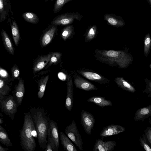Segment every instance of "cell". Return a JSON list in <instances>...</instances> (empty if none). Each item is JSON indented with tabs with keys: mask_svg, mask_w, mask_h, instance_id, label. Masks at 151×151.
<instances>
[{
	"mask_svg": "<svg viewBox=\"0 0 151 151\" xmlns=\"http://www.w3.org/2000/svg\"><path fill=\"white\" fill-rule=\"evenodd\" d=\"M116 145L115 141L104 142L101 139H97L93 148V151H112Z\"/></svg>",
	"mask_w": 151,
	"mask_h": 151,
	"instance_id": "cell-10",
	"label": "cell"
},
{
	"mask_svg": "<svg viewBox=\"0 0 151 151\" xmlns=\"http://www.w3.org/2000/svg\"><path fill=\"white\" fill-rule=\"evenodd\" d=\"M72 0H56L53 7V12L56 13L59 12L62 8L63 6L66 3Z\"/></svg>",
	"mask_w": 151,
	"mask_h": 151,
	"instance_id": "cell-31",
	"label": "cell"
},
{
	"mask_svg": "<svg viewBox=\"0 0 151 151\" xmlns=\"http://www.w3.org/2000/svg\"><path fill=\"white\" fill-rule=\"evenodd\" d=\"M10 91V87L6 84L4 80L1 78L0 80V99L7 96Z\"/></svg>",
	"mask_w": 151,
	"mask_h": 151,
	"instance_id": "cell-28",
	"label": "cell"
},
{
	"mask_svg": "<svg viewBox=\"0 0 151 151\" xmlns=\"http://www.w3.org/2000/svg\"><path fill=\"white\" fill-rule=\"evenodd\" d=\"M81 123L85 132L89 135H91L95 123L94 116L91 113L82 110L81 113Z\"/></svg>",
	"mask_w": 151,
	"mask_h": 151,
	"instance_id": "cell-8",
	"label": "cell"
},
{
	"mask_svg": "<svg viewBox=\"0 0 151 151\" xmlns=\"http://www.w3.org/2000/svg\"><path fill=\"white\" fill-rule=\"evenodd\" d=\"M48 142L53 145L54 151H58L60 147L58 128L56 122L50 119L48 128Z\"/></svg>",
	"mask_w": 151,
	"mask_h": 151,
	"instance_id": "cell-7",
	"label": "cell"
},
{
	"mask_svg": "<svg viewBox=\"0 0 151 151\" xmlns=\"http://www.w3.org/2000/svg\"><path fill=\"white\" fill-rule=\"evenodd\" d=\"M146 93L147 96L151 98V81L147 82L146 83V87L145 90L143 91Z\"/></svg>",
	"mask_w": 151,
	"mask_h": 151,
	"instance_id": "cell-37",
	"label": "cell"
},
{
	"mask_svg": "<svg viewBox=\"0 0 151 151\" xmlns=\"http://www.w3.org/2000/svg\"><path fill=\"white\" fill-rule=\"evenodd\" d=\"M149 122L150 124V125L151 126V118L149 119Z\"/></svg>",
	"mask_w": 151,
	"mask_h": 151,
	"instance_id": "cell-42",
	"label": "cell"
},
{
	"mask_svg": "<svg viewBox=\"0 0 151 151\" xmlns=\"http://www.w3.org/2000/svg\"><path fill=\"white\" fill-rule=\"evenodd\" d=\"M64 131L69 139L81 151H82L83 144L82 139L74 120L70 125L65 127Z\"/></svg>",
	"mask_w": 151,
	"mask_h": 151,
	"instance_id": "cell-5",
	"label": "cell"
},
{
	"mask_svg": "<svg viewBox=\"0 0 151 151\" xmlns=\"http://www.w3.org/2000/svg\"><path fill=\"white\" fill-rule=\"evenodd\" d=\"M8 21V22H9L11 25L12 35L14 43L17 46L18 45L20 37L19 30L18 25L15 20L13 17L11 18V19L9 18Z\"/></svg>",
	"mask_w": 151,
	"mask_h": 151,
	"instance_id": "cell-22",
	"label": "cell"
},
{
	"mask_svg": "<svg viewBox=\"0 0 151 151\" xmlns=\"http://www.w3.org/2000/svg\"><path fill=\"white\" fill-rule=\"evenodd\" d=\"M141 146L146 151H151V147L149 144L145 134H143L139 138Z\"/></svg>",
	"mask_w": 151,
	"mask_h": 151,
	"instance_id": "cell-34",
	"label": "cell"
},
{
	"mask_svg": "<svg viewBox=\"0 0 151 151\" xmlns=\"http://www.w3.org/2000/svg\"><path fill=\"white\" fill-rule=\"evenodd\" d=\"M78 72L86 78L103 84L109 83V81L96 73L77 70Z\"/></svg>",
	"mask_w": 151,
	"mask_h": 151,
	"instance_id": "cell-13",
	"label": "cell"
},
{
	"mask_svg": "<svg viewBox=\"0 0 151 151\" xmlns=\"http://www.w3.org/2000/svg\"><path fill=\"white\" fill-rule=\"evenodd\" d=\"M104 18L110 24L115 27L123 26L125 24L121 18L114 14H106L104 16Z\"/></svg>",
	"mask_w": 151,
	"mask_h": 151,
	"instance_id": "cell-18",
	"label": "cell"
},
{
	"mask_svg": "<svg viewBox=\"0 0 151 151\" xmlns=\"http://www.w3.org/2000/svg\"><path fill=\"white\" fill-rule=\"evenodd\" d=\"M114 81L117 86L122 89L132 93L135 92L134 87L123 78H116Z\"/></svg>",
	"mask_w": 151,
	"mask_h": 151,
	"instance_id": "cell-23",
	"label": "cell"
},
{
	"mask_svg": "<svg viewBox=\"0 0 151 151\" xmlns=\"http://www.w3.org/2000/svg\"><path fill=\"white\" fill-rule=\"evenodd\" d=\"M151 45V39L149 34L145 36L144 41V52L147 56L149 52Z\"/></svg>",
	"mask_w": 151,
	"mask_h": 151,
	"instance_id": "cell-32",
	"label": "cell"
},
{
	"mask_svg": "<svg viewBox=\"0 0 151 151\" xmlns=\"http://www.w3.org/2000/svg\"><path fill=\"white\" fill-rule=\"evenodd\" d=\"M60 137L61 144L64 150L67 151H78L69 138L63 132H60Z\"/></svg>",
	"mask_w": 151,
	"mask_h": 151,
	"instance_id": "cell-20",
	"label": "cell"
},
{
	"mask_svg": "<svg viewBox=\"0 0 151 151\" xmlns=\"http://www.w3.org/2000/svg\"><path fill=\"white\" fill-rule=\"evenodd\" d=\"M49 78V76H47L41 78L38 82L39 89L37 95L39 99H42L44 96Z\"/></svg>",
	"mask_w": 151,
	"mask_h": 151,
	"instance_id": "cell-25",
	"label": "cell"
},
{
	"mask_svg": "<svg viewBox=\"0 0 151 151\" xmlns=\"http://www.w3.org/2000/svg\"><path fill=\"white\" fill-rule=\"evenodd\" d=\"M37 132L38 145L42 149L47 142L48 132L50 119L43 108L34 107L30 109Z\"/></svg>",
	"mask_w": 151,
	"mask_h": 151,
	"instance_id": "cell-1",
	"label": "cell"
},
{
	"mask_svg": "<svg viewBox=\"0 0 151 151\" xmlns=\"http://www.w3.org/2000/svg\"><path fill=\"white\" fill-rule=\"evenodd\" d=\"M61 55V54L59 52H56L52 53L50 61L48 63L47 65L46 66V68L51 65L52 64H55L58 62L60 59Z\"/></svg>",
	"mask_w": 151,
	"mask_h": 151,
	"instance_id": "cell-33",
	"label": "cell"
},
{
	"mask_svg": "<svg viewBox=\"0 0 151 151\" xmlns=\"http://www.w3.org/2000/svg\"><path fill=\"white\" fill-rule=\"evenodd\" d=\"M97 31V27L93 25L90 26L88 29L86 36V42H89L93 39L96 35Z\"/></svg>",
	"mask_w": 151,
	"mask_h": 151,
	"instance_id": "cell-29",
	"label": "cell"
},
{
	"mask_svg": "<svg viewBox=\"0 0 151 151\" xmlns=\"http://www.w3.org/2000/svg\"><path fill=\"white\" fill-rule=\"evenodd\" d=\"M151 116V105L140 108L136 112L134 119L135 121L143 122L146 119Z\"/></svg>",
	"mask_w": 151,
	"mask_h": 151,
	"instance_id": "cell-16",
	"label": "cell"
},
{
	"mask_svg": "<svg viewBox=\"0 0 151 151\" xmlns=\"http://www.w3.org/2000/svg\"><path fill=\"white\" fill-rule=\"evenodd\" d=\"M144 131L147 142L151 147V127H147Z\"/></svg>",
	"mask_w": 151,
	"mask_h": 151,
	"instance_id": "cell-35",
	"label": "cell"
},
{
	"mask_svg": "<svg viewBox=\"0 0 151 151\" xmlns=\"http://www.w3.org/2000/svg\"><path fill=\"white\" fill-rule=\"evenodd\" d=\"M87 101L92 102L101 107L111 106L113 105L110 100L106 99L104 97L100 96H93L90 97L87 100Z\"/></svg>",
	"mask_w": 151,
	"mask_h": 151,
	"instance_id": "cell-21",
	"label": "cell"
},
{
	"mask_svg": "<svg viewBox=\"0 0 151 151\" xmlns=\"http://www.w3.org/2000/svg\"><path fill=\"white\" fill-rule=\"evenodd\" d=\"M74 32L73 25H70L64 28L61 32V37L64 40H65L72 35Z\"/></svg>",
	"mask_w": 151,
	"mask_h": 151,
	"instance_id": "cell-30",
	"label": "cell"
},
{
	"mask_svg": "<svg viewBox=\"0 0 151 151\" xmlns=\"http://www.w3.org/2000/svg\"><path fill=\"white\" fill-rule=\"evenodd\" d=\"M4 122L3 120L1 119V118H0V124Z\"/></svg>",
	"mask_w": 151,
	"mask_h": 151,
	"instance_id": "cell-41",
	"label": "cell"
},
{
	"mask_svg": "<svg viewBox=\"0 0 151 151\" xmlns=\"http://www.w3.org/2000/svg\"><path fill=\"white\" fill-rule=\"evenodd\" d=\"M24 121L22 128L19 131L20 143L25 151H34L36 147V141L33 132L36 130L30 112L24 114Z\"/></svg>",
	"mask_w": 151,
	"mask_h": 151,
	"instance_id": "cell-3",
	"label": "cell"
},
{
	"mask_svg": "<svg viewBox=\"0 0 151 151\" xmlns=\"http://www.w3.org/2000/svg\"><path fill=\"white\" fill-rule=\"evenodd\" d=\"M52 53L41 56L35 63L33 70L34 72L39 71L45 67L49 62Z\"/></svg>",
	"mask_w": 151,
	"mask_h": 151,
	"instance_id": "cell-17",
	"label": "cell"
},
{
	"mask_svg": "<svg viewBox=\"0 0 151 151\" xmlns=\"http://www.w3.org/2000/svg\"><path fill=\"white\" fill-rule=\"evenodd\" d=\"M57 29L56 25L51 24L49 26L42 39L41 44L42 46H45L51 42Z\"/></svg>",
	"mask_w": 151,
	"mask_h": 151,
	"instance_id": "cell-19",
	"label": "cell"
},
{
	"mask_svg": "<svg viewBox=\"0 0 151 151\" xmlns=\"http://www.w3.org/2000/svg\"><path fill=\"white\" fill-rule=\"evenodd\" d=\"M150 2L151 5V0H148Z\"/></svg>",
	"mask_w": 151,
	"mask_h": 151,
	"instance_id": "cell-44",
	"label": "cell"
},
{
	"mask_svg": "<svg viewBox=\"0 0 151 151\" xmlns=\"http://www.w3.org/2000/svg\"><path fill=\"white\" fill-rule=\"evenodd\" d=\"M18 106L13 96H6L0 99V109L2 112L13 120Z\"/></svg>",
	"mask_w": 151,
	"mask_h": 151,
	"instance_id": "cell-4",
	"label": "cell"
},
{
	"mask_svg": "<svg viewBox=\"0 0 151 151\" xmlns=\"http://www.w3.org/2000/svg\"><path fill=\"white\" fill-rule=\"evenodd\" d=\"M12 93L13 96L19 106L22 103L25 93L24 82L22 78L19 79L18 84Z\"/></svg>",
	"mask_w": 151,
	"mask_h": 151,
	"instance_id": "cell-15",
	"label": "cell"
},
{
	"mask_svg": "<svg viewBox=\"0 0 151 151\" xmlns=\"http://www.w3.org/2000/svg\"><path fill=\"white\" fill-rule=\"evenodd\" d=\"M9 150L8 148H4L2 147L1 145H0V151H7Z\"/></svg>",
	"mask_w": 151,
	"mask_h": 151,
	"instance_id": "cell-40",
	"label": "cell"
},
{
	"mask_svg": "<svg viewBox=\"0 0 151 151\" xmlns=\"http://www.w3.org/2000/svg\"><path fill=\"white\" fill-rule=\"evenodd\" d=\"M45 150L46 151H54V147L50 142H48Z\"/></svg>",
	"mask_w": 151,
	"mask_h": 151,
	"instance_id": "cell-38",
	"label": "cell"
},
{
	"mask_svg": "<svg viewBox=\"0 0 151 151\" xmlns=\"http://www.w3.org/2000/svg\"><path fill=\"white\" fill-rule=\"evenodd\" d=\"M0 142L7 147L13 146L6 130L1 125L0 126Z\"/></svg>",
	"mask_w": 151,
	"mask_h": 151,
	"instance_id": "cell-26",
	"label": "cell"
},
{
	"mask_svg": "<svg viewBox=\"0 0 151 151\" xmlns=\"http://www.w3.org/2000/svg\"><path fill=\"white\" fill-rule=\"evenodd\" d=\"M1 35L4 45L7 51L11 55H14V50L10 40L5 31L2 29Z\"/></svg>",
	"mask_w": 151,
	"mask_h": 151,
	"instance_id": "cell-24",
	"label": "cell"
},
{
	"mask_svg": "<svg viewBox=\"0 0 151 151\" xmlns=\"http://www.w3.org/2000/svg\"><path fill=\"white\" fill-rule=\"evenodd\" d=\"M10 14L13 15L10 0H0V22L4 21Z\"/></svg>",
	"mask_w": 151,
	"mask_h": 151,
	"instance_id": "cell-12",
	"label": "cell"
},
{
	"mask_svg": "<svg viewBox=\"0 0 151 151\" xmlns=\"http://www.w3.org/2000/svg\"><path fill=\"white\" fill-rule=\"evenodd\" d=\"M0 76L1 77L6 78L8 76L7 72L4 70L0 68Z\"/></svg>",
	"mask_w": 151,
	"mask_h": 151,
	"instance_id": "cell-39",
	"label": "cell"
},
{
	"mask_svg": "<svg viewBox=\"0 0 151 151\" xmlns=\"http://www.w3.org/2000/svg\"><path fill=\"white\" fill-rule=\"evenodd\" d=\"M49 0H45V2H47V1H48ZM53 0H51V1H52Z\"/></svg>",
	"mask_w": 151,
	"mask_h": 151,
	"instance_id": "cell-43",
	"label": "cell"
},
{
	"mask_svg": "<svg viewBox=\"0 0 151 151\" xmlns=\"http://www.w3.org/2000/svg\"><path fill=\"white\" fill-rule=\"evenodd\" d=\"M150 68H151V64L150 65Z\"/></svg>",
	"mask_w": 151,
	"mask_h": 151,
	"instance_id": "cell-45",
	"label": "cell"
},
{
	"mask_svg": "<svg viewBox=\"0 0 151 151\" xmlns=\"http://www.w3.org/2000/svg\"><path fill=\"white\" fill-rule=\"evenodd\" d=\"M74 83L77 88L85 91H93L97 89V87L93 84L78 76L75 77Z\"/></svg>",
	"mask_w": 151,
	"mask_h": 151,
	"instance_id": "cell-14",
	"label": "cell"
},
{
	"mask_svg": "<svg viewBox=\"0 0 151 151\" xmlns=\"http://www.w3.org/2000/svg\"><path fill=\"white\" fill-rule=\"evenodd\" d=\"M67 91L65 106L66 109L70 111L72 110L73 104V86L72 80L69 77L67 82Z\"/></svg>",
	"mask_w": 151,
	"mask_h": 151,
	"instance_id": "cell-11",
	"label": "cell"
},
{
	"mask_svg": "<svg viewBox=\"0 0 151 151\" xmlns=\"http://www.w3.org/2000/svg\"><path fill=\"white\" fill-rule=\"evenodd\" d=\"M22 17L27 22L32 24H36L39 21L38 16L33 12H25L22 14Z\"/></svg>",
	"mask_w": 151,
	"mask_h": 151,
	"instance_id": "cell-27",
	"label": "cell"
},
{
	"mask_svg": "<svg viewBox=\"0 0 151 151\" xmlns=\"http://www.w3.org/2000/svg\"><path fill=\"white\" fill-rule=\"evenodd\" d=\"M12 74L14 79L17 78L19 75L20 71L18 67L15 65H14L12 69Z\"/></svg>",
	"mask_w": 151,
	"mask_h": 151,
	"instance_id": "cell-36",
	"label": "cell"
},
{
	"mask_svg": "<svg viewBox=\"0 0 151 151\" xmlns=\"http://www.w3.org/2000/svg\"><path fill=\"white\" fill-rule=\"evenodd\" d=\"M94 53L96 60L111 66L125 68L129 66L132 61L131 57L122 50L97 49Z\"/></svg>",
	"mask_w": 151,
	"mask_h": 151,
	"instance_id": "cell-2",
	"label": "cell"
},
{
	"mask_svg": "<svg viewBox=\"0 0 151 151\" xmlns=\"http://www.w3.org/2000/svg\"><path fill=\"white\" fill-rule=\"evenodd\" d=\"M82 17V15L78 12L66 13L55 17L51 21V24L56 26L69 24L75 19L80 20Z\"/></svg>",
	"mask_w": 151,
	"mask_h": 151,
	"instance_id": "cell-6",
	"label": "cell"
},
{
	"mask_svg": "<svg viewBox=\"0 0 151 151\" xmlns=\"http://www.w3.org/2000/svg\"><path fill=\"white\" fill-rule=\"evenodd\" d=\"M125 128L120 125L111 124L104 127L100 134L102 138L116 135L125 131Z\"/></svg>",
	"mask_w": 151,
	"mask_h": 151,
	"instance_id": "cell-9",
	"label": "cell"
}]
</instances>
